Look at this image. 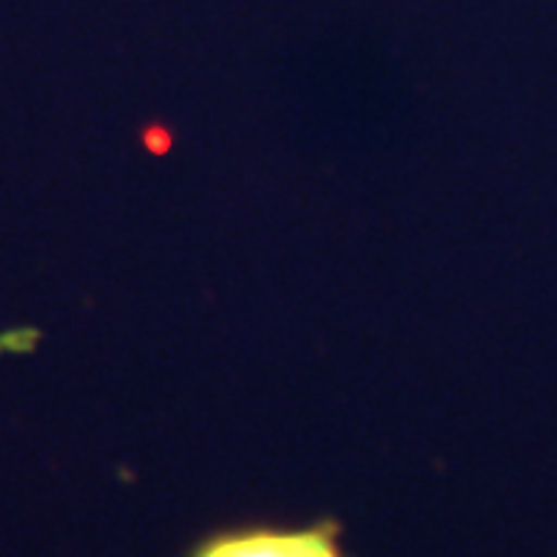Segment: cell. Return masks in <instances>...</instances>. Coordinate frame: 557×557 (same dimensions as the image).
I'll return each instance as SVG.
<instances>
[{
  "label": "cell",
  "instance_id": "obj_1",
  "mask_svg": "<svg viewBox=\"0 0 557 557\" xmlns=\"http://www.w3.org/2000/svg\"><path fill=\"white\" fill-rule=\"evenodd\" d=\"M196 557H344L335 530H245L201 545Z\"/></svg>",
  "mask_w": 557,
  "mask_h": 557
}]
</instances>
